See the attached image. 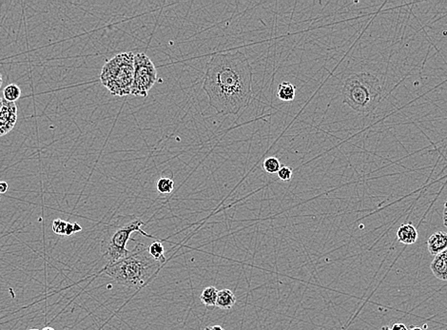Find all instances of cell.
I'll use <instances>...</instances> for the list:
<instances>
[{
  "label": "cell",
  "mask_w": 447,
  "mask_h": 330,
  "mask_svg": "<svg viewBox=\"0 0 447 330\" xmlns=\"http://www.w3.org/2000/svg\"><path fill=\"white\" fill-rule=\"evenodd\" d=\"M17 122V107L15 103L3 101L0 112V136H4L13 130Z\"/></svg>",
  "instance_id": "cell-7"
},
{
  "label": "cell",
  "mask_w": 447,
  "mask_h": 330,
  "mask_svg": "<svg viewBox=\"0 0 447 330\" xmlns=\"http://www.w3.org/2000/svg\"><path fill=\"white\" fill-rule=\"evenodd\" d=\"M157 79V70L152 59L144 52L134 54V83L132 95L146 97Z\"/></svg>",
  "instance_id": "cell-6"
},
{
  "label": "cell",
  "mask_w": 447,
  "mask_h": 330,
  "mask_svg": "<svg viewBox=\"0 0 447 330\" xmlns=\"http://www.w3.org/2000/svg\"><path fill=\"white\" fill-rule=\"evenodd\" d=\"M204 330H225L222 326L220 325H212V326H208Z\"/></svg>",
  "instance_id": "cell-24"
},
{
  "label": "cell",
  "mask_w": 447,
  "mask_h": 330,
  "mask_svg": "<svg viewBox=\"0 0 447 330\" xmlns=\"http://www.w3.org/2000/svg\"><path fill=\"white\" fill-rule=\"evenodd\" d=\"M408 330H423V328L420 327V326H411L410 329Z\"/></svg>",
  "instance_id": "cell-26"
},
{
  "label": "cell",
  "mask_w": 447,
  "mask_h": 330,
  "mask_svg": "<svg viewBox=\"0 0 447 330\" xmlns=\"http://www.w3.org/2000/svg\"><path fill=\"white\" fill-rule=\"evenodd\" d=\"M390 328L391 330H408L405 324H401V323L393 324Z\"/></svg>",
  "instance_id": "cell-20"
},
{
  "label": "cell",
  "mask_w": 447,
  "mask_h": 330,
  "mask_svg": "<svg viewBox=\"0 0 447 330\" xmlns=\"http://www.w3.org/2000/svg\"><path fill=\"white\" fill-rule=\"evenodd\" d=\"M382 330H391V328H390L389 326H383Z\"/></svg>",
  "instance_id": "cell-29"
},
{
  "label": "cell",
  "mask_w": 447,
  "mask_h": 330,
  "mask_svg": "<svg viewBox=\"0 0 447 330\" xmlns=\"http://www.w3.org/2000/svg\"><path fill=\"white\" fill-rule=\"evenodd\" d=\"M278 177L281 179L282 181H290L293 176V171L290 167L288 166H282L281 169L279 170V172H277Z\"/></svg>",
  "instance_id": "cell-18"
},
{
  "label": "cell",
  "mask_w": 447,
  "mask_h": 330,
  "mask_svg": "<svg viewBox=\"0 0 447 330\" xmlns=\"http://www.w3.org/2000/svg\"><path fill=\"white\" fill-rule=\"evenodd\" d=\"M2 84H3V79H2V76H1V74H0V89H1V87H2Z\"/></svg>",
  "instance_id": "cell-28"
},
{
  "label": "cell",
  "mask_w": 447,
  "mask_h": 330,
  "mask_svg": "<svg viewBox=\"0 0 447 330\" xmlns=\"http://www.w3.org/2000/svg\"><path fill=\"white\" fill-rule=\"evenodd\" d=\"M236 303V297L234 293L230 289H221L218 291L216 306L221 309H230Z\"/></svg>",
  "instance_id": "cell-11"
},
{
  "label": "cell",
  "mask_w": 447,
  "mask_h": 330,
  "mask_svg": "<svg viewBox=\"0 0 447 330\" xmlns=\"http://www.w3.org/2000/svg\"><path fill=\"white\" fill-rule=\"evenodd\" d=\"M253 70L242 51L220 52L207 64L203 89L218 115H237L253 96Z\"/></svg>",
  "instance_id": "cell-1"
},
{
  "label": "cell",
  "mask_w": 447,
  "mask_h": 330,
  "mask_svg": "<svg viewBox=\"0 0 447 330\" xmlns=\"http://www.w3.org/2000/svg\"><path fill=\"white\" fill-rule=\"evenodd\" d=\"M9 190V185L7 182H0V194L6 193Z\"/></svg>",
  "instance_id": "cell-22"
},
{
  "label": "cell",
  "mask_w": 447,
  "mask_h": 330,
  "mask_svg": "<svg viewBox=\"0 0 447 330\" xmlns=\"http://www.w3.org/2000/svg\"><path fill=\"white\" fill-rule=\"evenodd\" d=\"M3 96H4V100L15 103V101L18 100L21 96V89L20 86L13 83L9 84L3 90Z\"/></svg>",
  "instance_id": "cell-15"
},
{
  "label": "cell",
  "mask_w": 447,
  "mask_h": 330,
  "mask_svg": "<svg viewBox=\"0 0 447 330\" xmlns=\"http://www.w3.org/2000/svg\"><path fill=\"white\" fill-rule=\"evenodd\" d=\"M429 253L438 255L447 249V233L444 231H437L431 235L427 240Z\"/></svg>",
  "instance_id": "cell-8"
},
{
  "label": "cell",
  "mask_w": 447,
  "mask_h": 330,
  "mask_svg": "<svg viewBox=\"0 0 447 330\" xmlns=\"http://www.w3.org/2000/svg\"><path fill=\"white\" fill-rule=\"evenodd\" d=\"M134 72V53L121 52L106 61L99 78L113 96H126L132 95Z\"/></svg>",
  "instance_id": "cell-4"
},
{
  "label": "cell",
  "mask_w": 447,
  "mask_h": 330,
  "mask_svg": "<svg viewBox=\"0 0 447 330\" xmlns=\"http://www.w3.org/2000/svg\"><path fill=\"white\" fill-rule=\"evenodd\" d=\"M296 96V88L292 83L282 82L277 89V96L282 101H293Z\"/></svg>",
  "instance_id": "cell-12"
},
{
  "label": "cell",
  "mask_w": 447,
  "mask_h": 330,
  "mask_svg": "<svg viewBox=\"0 0 447 330\" xmlns=\"http://www.w3.org/2000/svg\"><path fill=\"white\" fill-rule=\"evenodd\" d=\"M162 266L163 263L152 257L148 247L137 243L127 257L107 265L103 271L118 285L137 289L147 285Z\"/></svg>",
  "instance_id": "cell-2"
},
{
  "label": "cell",
  "mask_w": 447,
  "mask_h": 330,
  "mask_svg": "<svg viewBox=\"0 0 447 330\" xmlns=\"http://www.w3.org/2000/svg\"><path fill=\"white\" fill-rule=\"evenodd\" d=\"M263 168L269 174H275V173L277 174V172H279V170L282 168L281 162L276 157H268L265 159L263 163Z\"/></svg>",
  "instance_id": "cell-17"
},
{
  "label": "cell",
  "mask_w": 447,
  "mask_h": 330,
  "mask_svg": "<svg viewBox=\"0 0 447 330\" xmlns=\"http://www.w3.org/2000/svg\"><path fill=\"white\" fill-rule=\"evenodd\" d=\"M382 97V88L377 77L367 72L348 77L343 87V98L352 109L362 114L373 112Z\"/></svg>",
  "instance_id": "cell-3"
},
{
  "label": "cell",
  "mask_w": 447,
  "mask_h": 330,
  "mask_svg": "<svg viewBox=\"0 0 447 330\" xmlns=\"http://www.w3.org/2000/svg\"><path fill=\"white\" fill-rule=\"evenodd\" d=\"M68 222L61 219H57L52 223V230L54 233L58 235H66V229H67Z\"/></svg>",
  "instance_id": "cell-19"
},
{
  "label": "cell",
  "mask_w": 447,
  "mask_h": 330,
  "mask_svg": "<svg viewBox=\"0 0 447 330\" xmlns=\"http://www.w3.org/2000/svg\"><path fill=\"white\" fill-rule=\"evenodd\" d=\"M30 330H39V329H30Z\"/></svg>",
  "instance_id": "cell-31"
},
{
  "label": "cell",
  "mask_w": 447,
  "mask_h": 330,
  "mask_svg": "<svg viewBox=\"0 0 447 330\" xmlns=\"http://www.w3.org/2000/svg\"><path fill=\"white\" fill-rule=\"evenodd\" d=\"M156 189L161 194H170L174 189V181L170 177H161L156 183Z\"/></svg>",
  "instance_id": "cell-16"
},
{
  "label": "cell",
  "mask_w": 447,
  "mask_h": 330,
  "mask_svg": "<svg viewBox=\"0 0 447 330\" xmlns=\"http://www.w3.org/2000/svg\"><path fill=\"white\" fill-rule=\"evenodd\" d=\"M43 330H55V329H53V328H52V327H50V326H48V327H45L44 329H43Z\"/></svg>",
  "instance_id": "cell-30"
},
{
  "label": "cell",
  "mask_w": 447,
  "mask_h": 330,
  "mask_svg": "<svg viewBox=\"0 0 447 330\" xmlns=\"http://www.w3.org/2000/svg\"><path fill=\"white\" fill-rule=\"evenodd\" d=\"M397 239L404 245H412L418 240V231L411 224H403L397 231Z\"/></svg>",
  "instance_id": "cell-10"
},
{
  "label": "cell",
  "mask_w": 447,
  "mask_h": 330,
  "mask_svg": "<svg viewBox=\"0 0 447 330\" xmlns=\"http://www.w3.org/2000/svg\"><path fill=\"white\" fill-rule=\"evenodd\" d=\"M443 224L447 228V201L444 204V210H443Z\"/></svg>",
  "instance_id": "cell-23"
},
{
  "label": "cell",
  "mask_w": 447,
  "mask_h": 330,
  "mask_svg": "<svg viewBox=\"0 0 447 330\" xmlns=\"http://www.w3.org/2000/svg\"><path fill=\"white\" fill-rule=\"evenodd\" d=\"M217 294L218 290L214 286H208L201 293L200 300L207 306H214L216 305Z\"/></svg>",
  "instance_id": "cell-13"
},
{
  "label": "cell",
  "mask_w": 447,
  "mask_h": 330,
  "mask_svg": "<svg viewBox=\"0 0 447 330\" xmlns=\"http://www.w3.org/2000/svg\"><path fill=\"white\" fill-rule=\"evenodd\" d=\"M148 252L152 255V257L158 262L161 263H165L166 257H165V249L163 244L159 241H155L152 243L148 246Z\"/></svg>",
  "instance_id": "cell-14"
},
{
  "label": "cell",
  "mask_w": 447,
  "mask_h": 330,
  "mask_svg": "<svg viewBox=\"0 0 447 330\" xmlns=\"http://www.w3.org/2000/svg\"><path fill=\"white\" fill-rule=\"evenodd\" d=\"M3 101H4V99L0 98V112H1V109L3 108Z\"/></svg>",
  "instance_id": "cell-27"
},
{
  "label": "cell",
  "mask_w": 447,
  "mask_h": 330,
  "mask_svg": "<svg viewBox=\"0 0 447 330\" xmlns=\"http://www.w3.org/2000/svg\"><path fill=\"white\" fill-rule=\"evenodd\" d=\"M143 225H145V223L142 220L134 218L126 222L109 225L106 228L100 250L103 257L107 261V265L115 264L128 256L129 250L127 249V244L134 232L138 231L145 236H150L141 229Z\"/></svg>",
  "instance_id": "cell-5"
},
{
  "label": "cell",
  "mask_w": 447,
  "mask_h": 330,
  "mask_svg": "<svg viewBox=\"0 0 447 330\" xmlns=\"http://www.w3.org/2000/svg\"><path fill=\"white\" fill-rule=\"evenodd\" d=\"M73 233H76L74 229H73V224L68 223L67 229H66V236H71Z\"/></svg>",
  "instance_id": "cell-21"
},
{
  "label": "cell",
  "mask_w": 447,
  "mask_h": 330,
  "mask_svg": "<svg viewBox=\"0 0 447 330\" xmlns=\"http://www.w3.org/2000/svg\"><path fill=\"white\" fill-rule=\"evenodd\" d=\"M73 229H74V232H79L82 230V228L78 224H73Z\"/></svg>",
  "instance_id": "cell-25"
},
{
  "label": "cell",
  "mask_w": 447,
  "mask_h": 330,
  "mask_svg": "<svg viewBox=\"0 0 447 330\" xmlns=\"http://www.w3.org/2000/svg\"><path fill=\"white\" fill-rule=\"evenodd\" d=\"M430 267L437 279L447 281V249L435 256Z\"/></svg>",
  "instance_id": "cell-9"
}]
</instances>
